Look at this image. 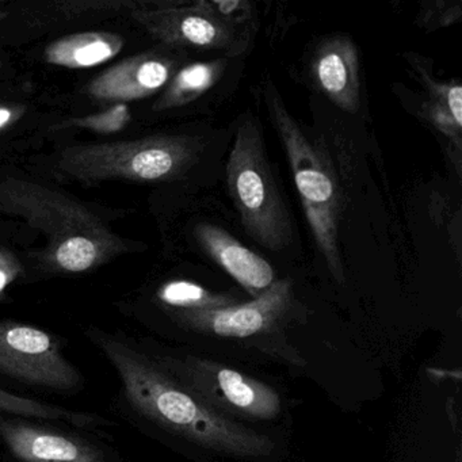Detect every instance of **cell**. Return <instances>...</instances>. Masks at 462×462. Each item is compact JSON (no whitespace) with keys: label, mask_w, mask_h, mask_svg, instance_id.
Here are the masks:
<instances>
[{"label":"cell","mask_w":462,"mask_h":462,"mask_svg":"<svg viewBox=\"0 0 462 462\" xmlns=\"http://www.w3.org/2000/svg\"><path fill=\"white\" fill-rule=\"evenodd\" d=\"M162 366L183 388L226 418L270 420L280 415L281 397L272 386L218 362L194 356H167Z\"/></svg>","instance_id":"cell-4"},{"label":"cell","mask_w":462,"mask_h":462,"mask_svg":"<svg viewBox=\"0 0 462 462\" xmlns=\"http://www.w3.org/2000/svg\"><path fill=\"white\" fill-rule=\"evenodd\" d=\"M421 79L430 91V99L445 106L457 125L462 126V86L458 82H437L423 71Z\"/></svg>","instance_id":"cell-17"},{"label":"cell","mask_w":462,"mask_h":462,"mask_svg":"<svg viewBox=\"0 0 462 462\" xmlns=\"http://www.w3.org/2000/svg\"><path fill=\"white\" fill-rule=\"evenodd\" d=\"M199 4L213 17L228 23V25L235 26V28L239 23H245V21L250 20L253 15L251 4L243 2V0H220V2L201 0Z\"/></svg>","instance_id":"cell-18"},{"label":"cell","mask_w":462,"mask_h":462,"mask_svg":"<svg viewBox=\"0 0 462 462\" xmlns=\"http://www.w3.org/2000/svg\"><path fill=\"white\" fill-rule=\"evenodd\" d=\"M424 117L438 129L442 132L448 139L456 143L457 148H461V128L462 126L457 125L456 121L451 117L448 110L438 102L431 101L423 105Z\"/></svg>","instance_id":"cell-19"},{"label":"cell","mask_w":462,"mask_h":462,"mask_svg":"<svg viewBox=\"0 0 462 462\" xmlns=\"http://www.w3.org/2000/svg\"><path fill=\"white\" fill-rule=\"evenodd\" d=\"M264 99L285 148L316 245L337 283L346 282L339 247L340 196L326 151L294 120L275 86L266 80Z\"/></svg>","instance_id":"cell-2"},{"label":"cell","mask_w":462,"mask_h":462,"mask_svg":"<svg viewBox=\"0 0 462 462\" xmlns=\"http://www.w3.org/2000/svg\"><path fill=\"white\" fill-rule=\"evenodd\" d=\"M98 345L117 370L126 399L145 418L209 450L243 458L274 451L272 438L212 410L139 351L113 337H99Z\"/></svg>","instance_id":"cell-1"},{"label":"cell","mask_w":462,"mask_h":462,"mask_svg":"<svg viewBox=\"0 0 462 462\" xmlns=\"http://www.w3.org/2000/svg\"><path fill=\"white\" fill-rule=\"evenodd\" d=\"M12 112L9 109H5V107H0V128H4L6 124L10 123L12 120Z\"/></svg>","instance_id":"cell-22"},{"label":"cell","mask_w":462,"mask_h":462,"mask_svg":"<svg viewBox=\"0 0 462 462\" xmlns=\"http://www.w3.org/2000/svg\"><path fill=\"white\" fill-rule=\"evenodd\" d=\"M158 297L174 310H210L237 304L234 296L216 293L204 286L182 280L164 283L158 291Z\"/></svg>","instance_id":"cell-14"},{"label":"cell","mask_w":462,"mask_h":462,"mask_svg":"<svg viewBox=\"0 0 462 462\" xmlns=\"http://www.w3.org/2000/svg\"><path fill=\"white\" fill-rule=\"evenodd\" d=\"M0 437L23 462H101L96 448L40 427L0 419Z\"/></svg>","instance_id":"cell-9"},{"label":"cell","mask_w":462,"mask_h":462,"mask_svg":"<svg viewBox=\"0 0 462 462\" xmlns=\"http://www.w3.org/2000/svg\"><path fill=\"white\" fill-rule=\"evenodd\" d=\"M226 69V60L199 61L189 64L178 72L162 99V107L182 106L207 93L220 79Z\"/></svg>","instance_id":"cell-13"},{"label":"cell","mask_w":462,"mask_h":462,"mask_svg":"<svg viewBox=\"0 0 462 462\" xmlns=\"http://www.w3.org/2000/svg\"><path fill=\"white\" fill-rule=\"evenodd\" d=\"M155 29L167 42L199 50L234 52L240 44L236 28L213 17L199 2L189 9L159 13Z\"/></svg>","instance_id":"cell-10"},{"label":"cell","mask_w":462,"mask_h":462,"mask_svg":"<svg viewBox=\"0 0 462 462\" xmlns=\"http://www.w3.org/2000/svg\"><path fill=\"white\" fill-rule=\"evenodd\" d=\"M171 69V61L166 59H134L105 72L91 85V93L113 101L144 98L169 82Z\"/></svg>","instance_id":"cell-11"},{"label":"cell","mask_w":462,"mask_h":462,"mask_svg":"<svg viewBox=\"0 0 462 462\" xmlns=\"http://www.w3.org/2000/svg\"><path fill=\"white\" fill-rule=\"evenodd\" d=\"M97 261V247L85 236L69 237L56 251V262L71 273L85 272Z\"/></svg>","instance_id":"cell-16"},{"label":"cell","mask_w":462,"mask_h":462,"mask_svg":"<svg viewBox=\"0 0 462 462\" xmlns=\"http://www.w3.org/2000/svg\"><path fill=\"white\" fill-rule=\"evenodd\" d=\"M293 304V283L289 278L273 282L269 289L245 304L210 310H174L186 328L220 337L245 339L272 331L288 315Z\"/></svg>","instance_id":"cell-6"},{"label":"cell","mask_w":462,"mask_h":462,"mask_svg":"<svg viewBox=\"0 0 462 462\" xmlns=\"http://www.w3.org/2000/svg\"><path fill=\"white\" fill-rule=\"evenodd\" d=\"M128 120L129 115L126 107L118 106L116 107L115 110H112V112L97 116V117L88 118L86 124L102 132H115L120 129Z\"/></svg>","instance_id":"cell-20"},{"label":"cell","mask_w":462,"mask_h":462,"mask_svg":"<svg viewBox=\"0 0 462 462\" xmlns=\"http://www.w3.org/2000/svg\"><path fill=\"white\" fill-rule=\"evenodd\" d=\"M0 412L28 416V418L69 421V423L78 424V426H88V424L98 420L97 416L64 410V408L58 407V405L44 404V402H36V400L10 393V392L4 391V389H0Z\"/></svg>","instance_id":"cell-15"},{"label":"cell","mask_w":462,"mask_h":462,"mask_svg":"<svg viewBox=\"0 0 462 462\" xmlns=\"http://www.w3.org/2000/svg\"><path fill=\"white\" fill-rule=\"evenodd\" d=\"M313 78L324 96L343 112H358L359 59L356 44L347 37L327 40L316 51L312 63Z\"/></svg>","instance_id":"cell-8"},{"label":"cell","mask_w":462,"mask_h":462,"mask_svg":"<svg viewBox=\"0 0 462 462\" xmlns=\"http://www.w3.org/2000/svg\"><path fill=\"white\" fill-rule=\"evenodd\" d=\"M15 275H17V270L13 267L12 263L2 259L0 261V296L4 294L5 289L13 282Z\"/></svg>","instance_id":"cell-21"},{"label":"cell","mask_w":462,"mask_h":462,"mask_svg":"<svg viewBox=\"0 0 462 462\" xmlns=\"http://www.w3.org/2000/svg\"><path fill=\"white\" fill-rule=\"evenodd\" d=\"M202 250L255 299L274 282V269L258 254L215 224L196 226Z\"/></svg>","instance_id":"cell-7"},{"label":"cell","mask_w":462,"mask_h":462,"mask_svg":"<svg viewBox=\"0 0 462 462\" xmlns=\"http://www.w3.org/2000/svg\"><path fill=\"white\" fill-rule=\"evenodd\" d=\"M0 372L32 385L71 391L80 374L50 334L18 323H0Z\"/></svg>","instance_id":"cell-5"},{"label":"cell","mask_w":462,"mask_h":462,"mask_svg":"<svg viewBox=\"0 0 462 462\" xmlns=\"http://www.w3.org/2000/svg\"><path fill=\"white\" fill-rule=\"evenodd\" d=\"M226 183L243 228L267 250L291 245L293 228L264 150L261 126L250 115L240 123L226 163Z\"/></svg>","instance_id":"cell-3"},{"label":"cell","mask_w":462,"mask_h":462,"mask_svg":"<svg viewBox=\"0 0 462 462\" xmlns=\"http://www.w3.org/2000/svg\"><path fill=\"white\" fill-rule=\"evenodd\" d=\"M121 48L123 42L113 34H75L51 45L47 51V59L56 66L90 69L115 58Z\"/></svg>","instance_id":"cell-12"}]
</instances>
